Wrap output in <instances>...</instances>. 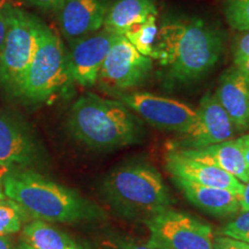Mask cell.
<instances>
[{
  "instance_id": "6da1fadb",
  "label": "cell",
  "mask_w": 249,
  "mask_h": 249,
  "mask_svg": "<svg viewBox=\"0 0 249 249\" xmlns=\"http://www.w3.org/2000/svg\"><path fill=\"white\" fill-rule=\"evenodd\" d=\"M225 49L222 28L202 18H166L158 29L156 60L176 83L201 80L218 64Z\"/></svg>"
},
{
  "instance_id": "7a4b0ae2",
  "label": "cell",
  "mask_w": 249,
  "mask_h": 249,
  "mask_svg": "<svg viewBox=\"0 0 249 249\" xmlns=\"http://www.w3.org/2000/svg\"><path fill=\"white\" fill-rule=\"evenodd\" d=\"M2 192L28 216L43 222L80 223L103 216L98 207L77 192L31 170L6 173Z\"/></svg>"
},
{
  "instance_id": "3957f363",
  "label": "cell",
  "mask_w": 249,
  "mask_h": 249,
  "mask_svg": "<svg viewBox=\"0 0 249 249\" xmlns=\"http://www.w3.org/2000/svg\"><path fill=\"white\" fill-rule=\"evenodd\" d=\"M68 128L77 141L96 150H114L142 141L143 126L117 99L88 92L71 105Z\"/></svg>"
},
{
  "instance_id": "277c9868",
  "label": "cell",
  "mask_w": 249,
  "mask_h": 249,
  "mask_svg": "<svg viewBox=\"0 0 249 249\" xmlns=\"http://www.w3.org/2000/svg\"><path fill=\"white\" fill-rule=\"evenodd\" d=\"M103 187L114 207L144 219L173 203L160 173L149 164L130 163L118 167L107 177Z\"/></svg>"
},
{
  "instance_id": "5b68a950",
  "label": "cell",
  "mask_w": 249,
  "mask_h": 249,
  "mask_svg": "<svg viewBox=\"0 0 249 249\" xmlns=\"http://www.w3.org/2000/svg\"><path fill=\"white\" fill-rule=\"evenodd\" d=\"M71 81L62 40L44 23L37 51L15 95L33 103L51 99Z\"/></svg>"
},
{
  "instance_id": "8992f818",
  "label": "cell",
  "mask_w": 249,
  "mask_h": 249,
  "mask_svg": "<svg viewBox=\"0 0 249 249\" xmlns=\"http://www.w3.org/2000/svg\"><path fill=\"white\" fill-rule=\"evenodd\" d=\"M7 33L0 51V81L17 93L38 46L42 22L20 8L6 6Z\"/></svg>"
},
{
  "instance_id": "52a82bcc",
  "label": "cell",
  "mask_w": 249,
  "mask_h": 249,
  "mask_svg": "<svg viewBox=\"0 0 249 249\" xmlns=\"http://www.w3.org/2000/svg\"><path fill=\"white\" fill-rule=\"evenodd\" d=\"M149 241L161 249H213V227L189 214L167 208L144 219Z\"/></svg>"
},
{
  "instance_id": "ba28073f",
  "label": "cell",
  "mask_w": 249,
  "mask_h": 249,
  "mask_svg": "<svg viewBox=\"0 0 249 249\" xmlns=\"http://www.w3.org/2000/svg\"><path fill=\"white\" fill-rule=\"evenodd\" d=\"M112 97L156 128L182 134L195 119V108L177 99L140 91H114Z\"/></svg>"
},
{
  "instance_id": "9c48e42d",
  "label": "cell",
  "mask_w": 249,
  "mask_h": 249,
  "mask_svg": "<svg viewBox=\"0 0 249 249\" xmlns=\"http://www.w3.org/2000/svg\"><path fill=\"white\" fill-rule=\"evenodd\" d=\"M154 68V60L140 53L120 36L105 58L97 83L107 93L128 91L144 83Z\"/></svg>"
},
{
  "instance_id": "30bf717a",
  "label": "cell",
  "mask_w": 249,
  "mask_h": 249,
  "mask_svg": "<svg viewBox=\"0 0 249 249\" xmlns=\"http://www.w3.org/2000/svg\"><path fill=\"white\" fill-rule=\"evenodd\" d=\"M235 132L231 119L214 93L208 92L195 108V119L191 127L185 133L179 134V140L172 148L202 149L233 139Z\"/></svg>"
},
{
  "instance_id": "8fae6325",
  "label": "cell",
  "mask_w": 249,
  "mask_h": 249,
  "mask_svg": "<svg viewBox=\"0 0 249 249\" xmlns=\"http://www.w3.org/2000/svg\"><path fill=\"white\" fill-rule=\"evenodd\" d=\"M121 35L103 27L91 35L73 40L67 53L68 74L71 81L81 87L90 88L98 81L105 58Z\"/></svg>"
},
{
  "instance_id": "7c38bea8",
  "label": "cell",
  "mask_w": 249,
  "mask_h": 249,
  "mask_svg": "<svg viewBox=\"0 0 249 249\" xmlns=\"http://www.w3.org/2000/svg\"><path fill=\"white\" fill-rule=\"evenodd\" d=\"M165 166L172 178L197 185L227 189L240 195L244 183L214 165L194 160L178 149L171 148L165 155Z\"/></svg>"
},
{
  "instance_id": "4fadbf2b",
  "label": "cell",
  "mask_w": 249,
  "mask_h": 249,
  "mask_svg": "<svg viewBox=\"0 0 249 249\" xmlns=\"http://www.w3.org/2000/svg\"><path fill=\"white\" fill-rule=\"evenodd\" d=\"M38 158L37 143L20 121L0 114V167L6 172L28 170Z\"/></svg>"
},
{
  "instance_id": "5bb4252c",
  "label": "cell",
  "mask_w": 249,
  "mask_h": 249,
  "mask_svg": "<svg viewBox=\"0 0 249 249\" xmlns=\"http://www.w3.org/2000/svg\"><path fill=\"white\" fill-rule=\"evenodd\" d=\"M110 4L108 0H65L58 9L62 35L73 42L101 30Z\"/></svg>"
},
{
  "instance_id": "9a60e30c",
  "label": "cell",
  "mask_w": 249,
  "mask_h": 249,
  "mask_svg": "<svg viewBox=\"0 0 249 249\" xmlns=\"http://www.w3.org/2000/svg\"><path fill=\"white\" fill-rule=\"evenodd\" d=\"M235 130H249V80L233 65L223 71L214 92Z\"/></svg>"
},
{
  "instance_id": "2e32d148",
  "label": "cell",
  "mask_w": 249,
  "mask_h": 249,
  "mask_svg": "<svg viewBox=\"0 0 249 249\" xmlns=\"http://www.w3.org/2000/svg\"><path fill=\"white\" fill-rule=\"evenodd\" d=\"M173 180L187 200L205 213L218 217L240 213V195L234 192L197 185L181 179Z\"/></svg>"
},
{
  "instance_id": "e0dca14e",
  "label": "cell",
  "mask_w": 249,
  "mask_h": 249,
  "mask_svg": "<svg viewBox=\"0 0 249 249\" xmlns=\"http://www.w3.org/2000/svg\"><path fill=\"white\" fill-rule=\"evenodd\" d=\"M176 149V148H174ZM194 160L214 165L246 183L249 180V166L235 139L216 143L202 149H178Z\"/></svg>"
},
{
  "instance_id": "ac0fdd59",
  "label": "cell",
  "mask_w": 249,
  "mask_h": 249,
  "mask_svg": "<svg viewBox=\"0 0 249 249\" xmlns=\"http://www.w3.org/2000/svg\"><path fill=\"white\" fill-rule=\"evenodd\" d=\"M151 14H158L156 0H114L108 7L104 27L121 35Z\"/></svg>"
},
{
  "instance_id": "d6986e66",
  "label": "cell",
  "mask_w": 249,
  "mask_h": 249,
  "mask_svg": "<svg viewBox=\"0 0 249 249\" xmlns=\"http://www.w3.org/2000/svg\"><path fill=\"white\" fill-rule=\"evenodd\" d=\"M22 236L23 241L34 249H82L66 233L39 219L28 223Z\"/></svg>"
},
{
  "instance_id": "ffe728a7",
  "label": "cell",
  "mask_w": 249,
  "mask_h": 249,
  "mask_svg": "<svg viewBox=\"0 0 249 249\" xmlns=\"http://www.w3.org/2000/svg\"><path fill=\"white\" fill-rule=\"evenodd\" d=\"M157 18L158 14L149 15L144 21L134 24L121 34V36L128 40L140 53L151 58L152 60H156L157 57L156 44L158 38V29H160Z\"/></svg>"
},
{
  "instance_id": "44dd1931",
  "label": "cell",
  "mask_w": 249,
  "mask_h": 249,
  "mask_svg": "<svg viewBox=\"0 0 249 249\" xmlns=\"http://www.w3.org/2000/svg\"><path fill=\"white\" fill-rule=\"evenodd\" d=\"M28 214L20 205L9 198H0V235L13 234L21 231Z\"/></svg>"
},
{
  "instance_id": "7402d4cb",
  "label": "cell",
  "mask_w": 249,
  "mask_h": 249,
  "mask_svg": "<svg viewBox=\"0 0 249 249\" xmlns=\"http://www.w3.org/2000/svg\"><path fill=\"white\" fill-rule=\"evenodd\" d=\"M227 24L238 31H249V0H225L223 5Z\"/></svg>"
},
{
  "instance_id": "603a6c76",
  "label": "cell",
  "mask_w": 249,
  "mask_h": 249,
  "mask_svg": "<svg viewBox=\"0 0 249 249\" xmlns=\"http://www.w3.org/2000/svg\"><path fill=\"white\" fill-rule=\"evenodd\" d=\"M220 235L249 244V210L244 211L220 229Z\"/></svg>"
},
{
  "instance_id": "cb8c5ba5",
  "label": "cell",
  "mask_w": 249,
  "mask_h": 249,
  "mask_svg": "<svg viewBox=\"0 0 249 249\" xmlns=\"http://www.w3.org/2000/svg\"><path fill=\"white\" fill-rule=\"evenodd\" d=\"M232 57L234 65L249 60V31L239 33L233 38Z\"/></svg>"
},
{
  "instance_id": "d4e9b609",
  "label": "cell",
  "mask_w": 249,
  "mask_h": 249,
  "mask_svg": "<svg viewBox=\"0 0 249 249\" xmlns=\"http://www.w3.org/2000/svg\"><path fill=\"white\" fill-rule=\"evenodd\" d=\"M108 249H161L150 241L141 242L127 238H112L107 241Z\"/></svg>"
},
{
  "instance_id": "484cf974",
  "label": "cell",
  "mask_w": 249,
  "mask_h": 249,
  "mask_svg": "<svg viewBox=\"0 0 249 249\" xmlns=\"http://www.w3.org/2000/svg\"><path fill=\"white\" fill-rule=\"evenodd\" d=\"M213 249H249V244L225 235L214 236Z\"/></svg>"
},
{
  "instance_id": "4316f807",
  "label": "cell",
  "mask_w": 249,
  "mask_h": 249,
  "mask_svg": "<svg viewBox=\"0 0 249 249\" xmlns=\"http://www.w3.org/2000/svg\"><path fill=\"white\" fill-rule=\"evenodd\" d=\"M26 1L40 9H44V11H51V9L58 11L65 0H26Z\"/></svg>"
},
{
  "instance_id": "83f0119b",
  "label": "cell",
  "mask_w": 249,
  "mask_h": 249,
  "mask_svg": "<svg viewBox=\"0 0 249 249\" xmlns=\"http://www.w3.org/2000/svg\"><path fill=\"white\" fill-rule=\"evenodd\" d=\"M238 142L239 147H240L242 154L245 156V160L247 161L249 166V133L242 134L241 136H239L238 139H235Z\"/></svg>"
},
{
  "instance_id": "f1b7e54d",
  "label": "cell",
  "mask_w": 249,
  "mask_h": 249,
  "mask_svg": "<svg viewBox=\"0 0 249 249\" xmlns=\"http://www.w3.org/2000/svg\"><path fill=\"white\" fill-rule=\"evenodd\" d=\"M6 33H7V18H6L5 9L0 6V51L4 45Z\"/></svg>"
},
{
  "instance_id": "f546056e",
  "label": "cell",
  "mask_w": 249,
  "mask_h": 249,
  "mask_svg": "<svg viewBox=\"0 0 249 249\" xmlns=\"http://www.w3.org/2000/svg\"><path fill=\"white\" fill-rule=\"evenodd\" d=\"M249 210V180L244 183V188L240 193V213Z\"/></svg>"
},
{
  "instance_id": "4dcf8cb0",
  "label": "cell",
  "mask_w": 249,
  "mask_h": 249,
  "mask_svg": "<svg viewBox=\"0 0 249 249\" xmlns=\"http://www.w3.org/2000/svg\"><path fill=\"white\" fill-rule=\"evenodd\" d=\"M234 66L238 67L239 70H240L242 73H244L245 75L247 76V79L249 80V60L244 61V62H240V64L234 65Z\"/></svg>"
},
{
  "instance_id": "1f68e13d",
  "label": "cell",
  "mask_w": 249,
  "mask_h": 249,
  "mask_svg": "<svg viewBox=\"0 0 249 249\" xmlns=\"http://www.w3.org/2000/svg\"><path fill=\"white\" fill-rule=\"evenodd\" d=\"M0 249H14L11 242L4 235H0Z\"/></svg>"
},
{
  "instance_id": "d6a6232c",
  "label": "cell",
  "mask_w": 249,
  "mask_h": 249,
  "mask_svg": "<svg viewBox=\"0 0 249 249\" xmlns=\"http://www.w3.org/2000/svg\"><path fill=\"white\" fill-rule=\"evenodd\" d=\"M18 249H34V248L31 247V246L28 245V244H26V242H24V241H22L20 244V246H18Z\"/></svg>"
},
{
  "instance_id": "836d02e7",
  "label": "cell",
  "mask_w": 249,
  "mask_h": 249,
  "mask_svg": "<svg viewBox=\"0 0 249 249\" xmlns=\"http://www.w3.org/2000/svg\"><path fill=\"white\" fill-rule=\"evenodd\" d=\"M6 196H5V194H4V192H2V189L0 188V198H5Z\"/></svg>"
}]
</instances>
